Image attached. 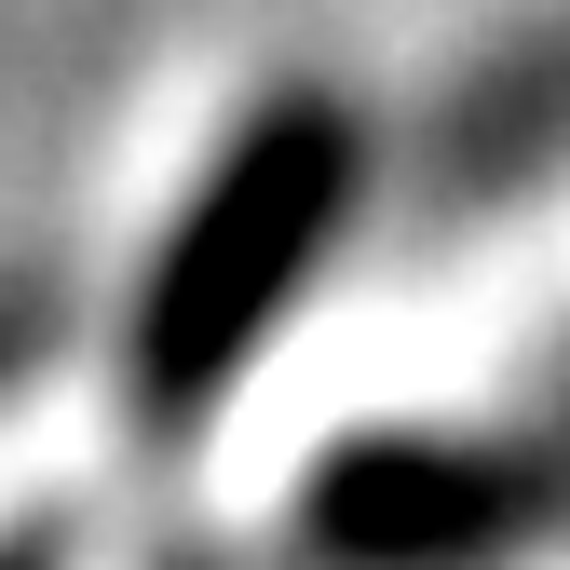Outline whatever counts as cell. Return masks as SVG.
Listing matches in <instances>:
<instances>
[{
  "instance_id": "6da1fadb",
  "label": "cell",
  "mask_w": 570,
  "mask_h": 570,
  "mask_svg": "<svg viewBox=\"0 0 570 570\" xmlns=\"http://www.w3.org/2000/svg\"><path fill=\"white\" fill-rule=\"evenodd\" d=\"M326 190H340V150H313V136H258V150L204 190V218L150 272V326H136L150 407H190V394H218L245 367V340L272 326L285 272H299V245L326 218Z\"/></svg>"
}]
</instances>
